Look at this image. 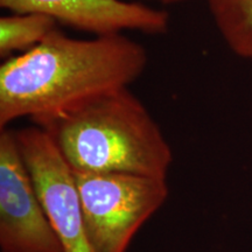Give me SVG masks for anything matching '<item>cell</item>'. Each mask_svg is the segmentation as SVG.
Instances as JSON below:
<instances>
[{
	"label": "cell",
	"instance_id": "ba28073f",
	"mask_svg": "<svg viewBox=\"0 0 252 252\" xmlns=\"http://www.w3.org/2000/svg\"><path fill=\"white\" fill-rule=\"evenodd\" d=\"M59 28L53 18L37 13H12L0 18V56L8 59L25 53Z\"/></svg>",
	"mask_w": 252,
	"mask_h": 252
},
{
	"label": "cell",
	"instance_id": "7a4b0ae2",
	"mask_svg": "<svg viewBox=\"0 0 252 252\" xmlns=\"http://www.w3.org/2000/svg\"><path fill=\"white\" fill-rule=\"evenodd\" d=\"M34 125L45 130L72 171L166 179L173 151L144 103L122 88Z\"/></svg>",
	"mask_w": 252,
	"mask_h": 252
},
{
	"label": "cell",
	"instance_id": "5b68a950",
	"mask_svg": "<svg viewBox=\"0 0 252 252\" xmlns=\"http://www.w3.org/2000/svg\"><path fill=\"white\" fill-rule=\"evenodd\" d=\"M1 252H64L28 172L15 132L0 130Z\"/></svg>",
	"mask_w": 252,
	"mask_h": 252
},
{
	"label": "cell",
	"instance_id": "6da1fadb",
	"mask_svg": "<svg viewBox=\"0 0 252 252\" xmlns=\"http://www.w3.org/2000/svg\"><path fill=\"white\" fill-rule=\"evenodd\" d=\"M147 64L146 48L125 34L75 39L56 28L0 65V130L20 118L35 124L94 96L130 88Z\"/></svg>",
	"mask_w": 252,
	"mask_h": 252
},
{
	"label": "cell",
	"instance_id": "277c9868",
	"mask_svg": "<svg viewBox=\"0 0 252 252\" xmlns=\"http://www.w3.org/2000/svg\"><path fill=\"white\" fill-rule=\"evenodd\" d=\"M14 132L41 203L63 250L94 252L87 236L81 197L71 167L48 133L39 126Z\"/></svg>",
	"mask_w": 252,
	"mask_h": 252
},
{
	"label": "cell",
	"instance_id": "8992f818",
	"mask_svg": "<svg viewBox=\"0 0 252 252\" xmlns=\"http://www.w3.org/2000/svg\"><path fill=\"white\" fill-rule=\"evenodd\" d=\"M0 6L12 13L47 15L93 36L126 32L163 35L171 23L165 9L128 0H0Z\"/></svg>",
	"mask_w": 252,
	"mask_h": 252
},
{
	"label": "cell",
	"instance_id": "3957f363",
	"mask_svg": "<svg viewBox=\"0 0 252 252\" xmlns=\"http://www.w3.org/2000/svg\"><path fill=\"white\" fill-rule=\"evenodd\" d=\"M94 252H126L145 222L168 197L166 179L74 171Z\"/></svg>",
	"mask_w": 252,
	"mask_h": 252
},
{
	"label": "cell",
	"instance_id": "52a82bcc",
	"mask_svg": "<svg viewBox=\"0 0 252 252\" xmlns=\"http://www.w3.org/2000/svg\"><path fill=\"white\" fill-rule=\"evenodd\" d=\"M217 31L234 54L252 61V0H204Z\"/></svg>",
	"mask_w": 252,
	"mask_h": 252
},
{
	"label": "cell",
	"instance_id": "9c48e42d",
	"mask_svg": "<svg viewBox=\"0 0 252 252\" xmlns=\"http://www.w3.org/2000/svg\"><path fill=\"white\" fill-rule=\"evenodd\" d=\"M152 1H156L158 4H162V5H173V4H179V2L185 1V0H152Z\"/></svg>",
	"mask_w": 252,
	"mask_h": 252
}]
</instances>
